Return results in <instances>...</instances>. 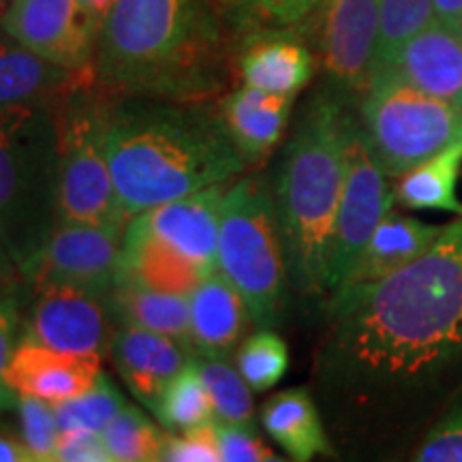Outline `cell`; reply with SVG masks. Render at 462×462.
Here are the masks:
<instances>
[{"mask_svg":"<svg viewBox=\"0 0 462 462\" xmlns=\"http://www.w3.org/2000/svg\"><path fill=\"white\" fill-rule=\"evenodd\" d=\"M315 377L338 421L374 429L462 379V217L418 262L330 293Z\"/></svg>","mask_w":462,"mask_h":462,"instance_id":"obj_1","label":"cell"},{"mask_svg":"<svg viewBox=\"0 0 462 462\" xmlns=\"http://www.w3.org/2000/svg\"><path fill=\"white\" fill-rule=\"evenodd\" d=\"M236 7L218 0H116L97 43V82L118 99L217 103L238 73Z\"/></svg>","mask_w":462,"mask_h":462,"instance_id":"obj_2","label":"cell"},{"mask_svg":"<svg viewBox=\"0 0 462 462\" xmlns=\"http://www.w3.org/2000/svg\"><path fill=\"white\" fill-rule=\"evenodd\" d=\"M106 150L129 221L148 208L236 180L248 167L217 103L114 97Z\"/></svg>","mask_w":462,"mask_h":462,"instance_id":"obj_3","label":"cell"},{"mask_svg":"<svg viewBox=\"0 0 462 462\" xmlns=\"http://www.w3.org/2000/svg\"><path fill=\"white\" fill-rule=\"evenodd\" d=\"M356 116L338 95H317L300 116L274 189L289 281L306 296L326 293V270L345 187L346 140Z\"/></svg>","mask_w":462,"mask_h":462,"instance_id":"obj_4","label":"cell"},{"mask_svg":"<svg viewBox=\"0 0 462 462\" xmlns=\"http://www.w3.org/2000/svg\"><path fill=\"white\" fill-rule=\"evenodd\" d=\"M58 201V126L51 107H0V242L26 282Z\"/></svg>","mask_w":462,"mask_h":462,"instance_id":"obj_5","label":"cell"},{"mask_svg":"<svg viewBox=\"0 0 462 462\" xmlns=\"http://www.w3.org/2000/svg\"><path fill=\"white\" fill-rule=\"evenodd\" d=\"M218 270L242 293L253 326H279L285 313L289 270L274 195L262 173L242 176L225 190Z\"/></svg>","mask_w":462,"mask_h":462,"instance_id":"obj_6","label":"cell"},{"mask_svg":"<svg viewBox=\"0 0 462 462\" xmlns=\"http://www.w3.org/2000/svg\"><path fill=\"white\" fill-rule=\"evenodd\" d=\"M112 101L114 95L97 82L78 90L54 109L58 126L56 215L62 223L97 225L123 236L129 217L116 193L106 150Z\"/></svg>","mask_w":462,"mask_h":462,"instance_id":"obj_7","label":"cell"},{"mask_svg":"<svg viewBox=\"0 0 462 462\" xmlns=\"http://www.w3.org/2000/svg\"><path fill=\"white\" fill-rule=\"evenodd\" d=\"M360 125L388 178H401L462 137V109L426 95L392 71L373 73Z\"/></svg>","mask_w":462,"mask_h":462,"instance_id":"obj_8","label":"cell"},{"mask_svg":"<svg viewBox=\"0 0 462 462\" xmlns=\"http://www.w3.org/2000/svg\"><path fill=\"white\" fill-rule=\"evenodd\" d=\"M394 199L396 193L390 189L388 173L381 170L368 146L360 120L356 118L349 140H346L345 187L337 225H334L330 255H328V296L343 287L354 273L373 231L377 229L381 218L392 210Z\"/></svg>","mask_w":462,"mask_h":462,"instance_id":"obj_9","label":"cell"},{"mask_svg":"<svg viewBox=\"0 0 462 462\" xmlns=\"http://www.w3.org/2000/svg\"><path fill=\"white\" fill-rule=\"evenodd\" d=\"M3 31L51 65L97 78V28L79 0H11Z\"/></svg>","mask_w":462,"mask_h":462,"instance_id":"obj_10","label":"cell"},{"mask_svg":"<svg viewBox=\"0 0 462 462\" xmlns=\"http://www.w3.org/2000/svg\"><path fill=\"white\" fill-rule=\"evenodd\" d=\"M123 236L97 225L62 223L51 229L26 282L32 287L69 285L106 300L120 265Z\"/></svg>","mask_w":462,"mask_h":462,"instance_id":"obj_11","label":"cell"},{"mask_svg":"<svg viewBox=\"0 0 462 462\" xmlns=\"http://www.w3.org/2000/svg\"><path fill=\"white\" fill-rule=\"evenodd\" d=\"M34 291L26 328L34 338L58 351L101 360L112 351V313L101 296L69 285H42Z\"/></svg>","mask_w":462,"mask_h":462,"instance_id":"obj_12","label":"cell"},{"mask_svg":"<svg viewBox=\"0 0 462 462\" xmlns=\"http://www.w3.org/2000/svg\"><path fill=\"white\" fill-rule=\"evenodd\" d=\"M319 54L338 90L371 84L379 42V0H321Z\"/></svg>","mask_w":462,"mask_h":462,"instance_id":"obj_13","label":"cell"},{"mask_svg":"<svg viewBox=\"0 0 462 462\" xmlns=\"http://www.w3.org/2000/svg\"><path fill=\"white\" fill-rule=\"evenodd\" d=\"M227 187L229 182L215 184L165 201L140 212L129 223L182 251L212 274L218 270V229Z\"/></svg>","mask_w":462,"mask_h":462,"instance_id":"obj_14","label":"cell"},{"mask_svg":"<svg viewBox=\"0 0 462 462\" xmlns=\"http://www.w3.org/2000/svg\"><path fill=\"white\" fill-rule=\"evenodd\" d=\"M101 362V357L58 351L26 330L15 345L5 379L20 396L60 404L95 388L103 374Z\"/></svg>","mask_w":462,"mask_h":462,"instance_id":"obj_15","label":"cell"},{"mask_svg":"<svg viewBox=\"0 0 462 462\" xmlns=\"http://www.w3.org/2000/svg\"><path fill=\"white\" fill-rule=\"evenodd\" d=\"M379 71H392L426 95L462 109V31L432 20Z\"/></svg>","mask_w":462,"mask_h":462,"instance_id":"obj_16","label":"cell"},{"mask_svg":"<svg viewBox=\"0 0 462 462\" xmlns=\"http://www.w3.org/2000/svg\"><path fill=\"white\" fill-rule=\"evenodd\" d=\"M187 351L182 343L165 334L120 326L109 354L126 388L152 411L170 381L190 360Z\"/></svg>","mask_w":462,"mask_h":462,"instance_id":"obj_17","label":"cell"},{"mask_svg":"<svg viewBox=\"0 0 462 462\" xmlns=\"http://www.w3.org/2000/svg\"><path fill=\"white\" fill-rule=\"evenodd\" d=\"M97 78L79 75L37 56L9 34H0V107H60L78 90L95 86Z\"/></svg>","mask_w":462,"mask_h":462,"instance_id":"obj_18","label":"cell"},{"mask_svg":"<svg viewBox=\"0 0 462 462\" xmlns=\"http://www.w3.org/2000/svg\"><path fill=\"white\" fill-rule=\"evenodd\" d=\"M313 71V54L293 34L251 31L240 37L238 73L246 86L296 97L310 82Z\"/></svg>","mask_w":462,"mask_h":462,"instance_id":"obj_19","label":"cell"},{"mask_svg":"<svg viewBox=\"0 0 462 462\" xmlns=\"http://www.w3.org/2000/svg\"><path fill=\"white\" fill-rule=\"evenodd\" d=\"M189 300L190 351L199 357H227L253 323L242 293L217 270L199 282Z\"/></svg>","mask_w":462,"mask_h":462,"instance_id":"obj_20","label":"cell"},{"mask_svg":"<svg viewBox=\"0 0 462 462\" xmlns=\"http://www.w3.org/2000/svg\"><path fill=\"white\" fill-rule=\"evenodd\" d=\"M291 106V95H274L246 84L218 101L225 131L248 165L263 161L281 142Z\"/></svg>","mask_w":462,"mask_h":462,"instance_id":"obj_21","label":"cell"},{"mask_svg":"<svg viewBox=\"0 0 462 462\" xmlns=\"http://www.w3.org/2000/svg\"><path fill=\"white\" fill-rule=\"evenodd\" d=\"M118 276L157 291L190 298L210 274L182 251L129 223L123 234Z\"/></svg>","mask_w":462,"mask_h":462,"instance_id":"obj_22","label":"cell"},{"mask_svg":"<svg viewBox=\"0 0 462 462\" xmlns=\"http://www.w3.org/2000/svg\"><path fill=\"white\" fill-rule=\"evenodd\" d=\"M441 234L443 227L439 225L421 223L420 218L396 215L390 210L373 231L360 262L356 263L345 285L379 281L404 265L418 262L430 251Z\"/></svg>","mask_w":462,"mask_h":462,"instance_id":"obj_23","label":"cell"},{"mask_svg":"<svg viewBox=\"0 0 462 462\" xmlns=\"http://www.w3.org/2000/svg\"><path fill=\"white\" fill-rule=\"evenodd\" d=\"M106 302L120 326L165 334L190 351V300L187 296L157 291L125 276H116Z\"/></svg>","mask_w":462,"mask_h":462,"instance_id":"obj_24","label":"cell"},{"mask_svg":"<svg viewBox=\"0 0 462 462\" xmlns=\"http://www.w3.org/2000/svg\"><path fill=\"white\" fill-rule=\"evenodd\" d=\"M262 424L291 460L309 462L317 454L332 452L317 404L304 388L282 390L268 398L262 409Z\"/></svg>","mask_w":462,"mask_h":462,"instance_id":"obj_25","label":"cell"},{"mask_svg":"<svg viewBox=\"0 0 462 462\" xmlns=\"http://www.w3.org/2000/svg\"><path fill=\"white\" fill-rule=\"evenodd\" d=\"M460 167L462 137L435 157L402 173L394 190L396 199L411 210H443L462 217V201L456 198Z\"/></svg>","mask_w":462,"mask_h":462,"instance_id":"obj_26","label":"cell"},{"mask_svg":"<svg viewBox=\"0 0 462 462\" xmlns=\"http://www.w3.org/2000/svg\"><path fill=\"white\" fill-rule=\"evenodd\" d=\"M152 413L170 430H187L215 420L210 392L195 357H190L182 371L170 381Z\"/></svg>","mask_w":462,"mask_h":462,"instance_id":"obj_27","label":"cell"},{"mask_svg":"<svg viewBox=\"0 0 462 462\" xmlns=\"http://www.w3.org/2000/svg\"><path fill=\"white\" fill-rule=\"evenodd\" d=\"M109 460L152 462L161 460L167 435L154 426L140 409L126 407L101 432Z\"/></svg>","mask_w":462,"mask_h":462,"instance_id":"obj_28","label":"cell"},{"mask_svg":"<svg viewBox=\"0 0 462 462\" xmlns=\"http://www.w3.org/2000/svg\"><path fill=\"white\" fill-rule=\"evenodd\" d=\"M432 20H435L432 0H379V42L374 71L392 65L404 43L411 42Z\"/></svg>","mask_w":462,"mask_h":462,"instance_id":"obj_29","label":"cell"},{"mask_svg":"<svg viewBox=\"0 0 462 462\" xmlns=\"http://www.w3.org/2000/svg\"><path fill=\"white\" fill-rule=\"evenodd\" d=\"M199 373L210 392L215 418L221 424L251 426L253 424V394L238 368L225 357H195Z\"/></svg>","mask_w":462,"mask_h":462,"instance_id":"obj_30","label":"cell"},{"mask_svg":"<svg viewBox=\"0 0 462 462\" xmlns=\"http://www.w3.org/2000/svg\"><path fill=\"white\" fill-rule=\"evenodd\" d=\"M236 368L253 392L273 390L289 368L287 343L274 328H257L236 354Z\"/></svg>","mask_w":462,"mask_h":462,"instance_id":"obj_31","label":"cell"},{"mask_svg":"<svg viewBox=\"0 0 462 462\" xmlns=\"http://www.w3.org/2000/svg\"><path fill=\"white\" fill-rule=\"evenodd\" d=\"M126 407L125 398L109 383L106 374L86 394L71 401L54 404L58 429L62 430H88L101 432Z\"/></svg>","mask_w":462,"mask_h":462,"instance_id":"obj_32","label":"cell"},{"mask_svg":"<svg viewBox=\"0 0 462 462\" xmlns=\"http://www.w3.org/2000/svg\"><path fill=\"white\" fill-rule=\"evenodd\" d=\"M17 413H20V439L24 441L28 452L32 454V460H56L60 429H58L54 404L45 402L42 398L20 396Z\"/></svg>","mask_w":462,"mask_h":462,"instance_id":"obj_33","label":"cell"},{"mask_svg":"<svg viewBox=\"0 0 462 462\" xmlns=\"http://www.w3.org/2000/svg\"><path fill=\"white\" fill-rule=\"evenodd\" d=\"M418 462H462V396L429 430L418 452Z\"/></svg>","mask_w":462,"mask_h":462,"instance_id":"obj_34","label":"cell"},{"mask_svg":"<svg viewBox=\"0 0 462 462\" xmlns=\"http://www.w3.org/2000/svg\"><path fill=\"white\" fill-rule=\"evenodd\" d=\"M161 460L165 462H217L221 460L217 439V424L193 426L178 435H167Z\"/></svg>","mask_w":462,"mask_h":462,"instance_id":"obj_35","label":"cell"},{"mask_svg":"<svg viewBox=\"0 0 462 462\" xmlns=\"http://www.w3.org/2000/svg\"><path fill=\"white\" fill-rule=\"evenodd\" d=\"M319 3L321 0H236V9L245 24L262 22V24L293 26L313 14Z\"/></svg>","mask_w":462,"mask_h":462,"instance_id":"obj_36","label":"cell"},{"mask_svg":"<svg viewBox=\"0 0 462 462\" xmlns=\"http://www.w3.org/2000/svg\"><path fill=\"white\" fill-rule=\"evenodd\" d=\"M218 452L223 462H265L279 460L274 456V449L251 430V426H236V424H217Z\"/></svg>","mask_w":462,"mask_h":462,"instance_id":"obj_37","label":"cell"},{"mask_svg":"<svg viewBox=\"0 0 462 462\" xmlns=\"http://www.w3.org/2000/svg\"><path fill=\"white\" fill-rule=\"evenodd\" d=\"M17 323H20V315H17L15 300L11 291L0 289V411H11L20 401V394L9 388L7 379H5L11 356L15 351Z\"/></svg>","mask_w":462,"mask_h":462,"instance_id":"obj_38","label":"cell"},{"mask_svg":"<svg viewBox=\"0 0 462 462\" xmlns=\"http://www.w3.org/2000/svg\"><path fill=\"white\" fill-rule=\"evenodd\" d=\"M56 460L62 462H112L99 432L62 430L58 437Z\"/></svg>","mask_w":462,"mask_h":462,"instance_id":"obj_39","label":"cell"},{"mask_svg":"<svg viewBox=\"0 0 462 462\" xmlns=\"http://www.w3.org/2000/svg\"><path fill=\"white\" fill-rule=\"evenodd\" d=\"M0 462H34L22 439L0 432Z\"/></svg>","mask_w":462,"mask_h":462,"instance_id":"obj_40","label":"cell"},{"mask_svg":"<svg viewBox=\"0 0 462 462\" xmlns=\"http://www.w3.org/2000/svg\"><path fill=\"white\" fill-rule=\"evenodd\" d=\"M432 7H435V20L448 26L460 28L462 0H432Z\"/></svg>","mask_w":462,"mask_h":462,"instance_id":"obj_41","label":"cell"},{"mask_svg":"<svg viewBox=\"0 0 462 462\" xmlns=\"http://www.w3.org/2000/svg\"><path fill=\"white\" fill-rule=\"evenodd\" d=\"M17 279H22L20 270L15 268L9 251L5 248L3 242H0V289H5V291H14Z\"/></svg>","mask_w":462,"mask_h":462,"instance_id":"obj_42","label":"cell"},{"mask_svg":"<svg viewBox=\"0 0 462 462\" xmlns=\"http://www.w3.org/2000/svg\"><path fill=\"white\" fill-rule=\"evenodd\" d=\"M79 3L84 5V9L88 11V15L92 17V22H95L97 28H99V31H101L103 22H106L109 9L114 7L116 0H79Z\"/></svg>","mask_w":462,"mask_h":462,"instance_id":"obj_43","label":"cell"},{"mask_svg":"<svg viewBox=\"0 0 462 462\" xmlns=\"http://www.w3.org/2000/svg\"><path fill=\"white\" fill-rule=\"evenodd\" d=\"M9 3L11 0H0V34H5L3 20H5V14H7V9H9Z\"/></svg>","mask_w":462,"mask_h":462,"instance_id":"obj_44","label":"cell"},{"mask_svg":"<svg viewBox=\"0 0 462 462\" xmlns=\"http://www.w3.org/2000/svg\"><path fill=\"white\" fill-rule=\"evenodd\" d=\"M218 3L227 5V7H236V0H218Z\"/></svg>","mask_w":462,"mask_h":462,"instance_id":"obj_45","label":"cell"},{"mask_svg":"<svg viewBox=\"0 0 462 462\" xmlns=\"http://www.w3.org/2000/svg\"><path fill=\"white\" fill-rule=\"evenodd\" d=\"M460 31H462V20H460Z\"/></svg>","mask_w":462,"mask_h":462,"instance_id":"obj_46","label":"cell"}]
</instances>
